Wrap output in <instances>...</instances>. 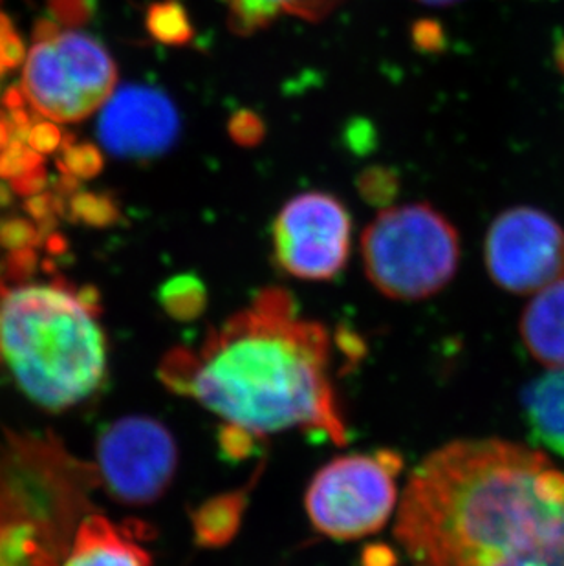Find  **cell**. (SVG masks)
<instances>
[{"label":"cell","mask_w":564,"mask_h":566,"mask_svg":"<svg viewBox=\"0 0 564 566\" xmlns=\"http://www.w3.org/2000/svg\"><path fill=\"white\" fill-rule=\"evenodd\" d=\"M522 411L532 439L564 457V369L533 379L522 392Z\"/></svg>","instance_id":"obj_16"},{"label":"cell","mask_w":564,"mask_h":566,"mask_svg":"<svg viewBox=\"0 0 564 566\" xmlns=\"http://www.w3.org/2000/svg\"><path fill=\"white\" fill-rule=\"evenodd\" d=\"M401 468V454L390 449L332 460L315 473L304 495L310 523L336 541L376 534L395 512Z\"/></svg>","instance_id":"obj_6"},{"label":"cell","mask_w":564,"mask_h":566,"mask_svg":"<svg viewBox=\"0 0 564 566\" xmlns=\"http://www.w3.org/2000/svg\"><path fill=\"white\" fill-rule=\"evenodd\" d=\"M418 2L427 6H451L457 4L460 0H418Z\"/></svg>","instance_id":"obj_39"},{"label":"cell","mask_w":564,"mask_h":566,"mask_svg":"<svg viewBox=\"0 0 564 566\" xmlns=\"http://www.w3.org/2000/svg\"><path fill=\"white\" fill-rule=\"evenodd\" d=\"M49 180L50 178L46 167L41 166L38 167V169L24 172L21 177L10 180V188L11 191L19 195V197L30 198L46 191V188H49Z\"/></svg>","instance_id":"obj_32"},{"label":"cell","mask_w":564,"mask_h":566,"mask_svg":"<svg viewBox=\"0 0 564 566\" xmlns=\"http://www.w3.org/2000/svg\"><path fill=\"white\" fill-rule=\"evenodd\" d=\"M180 113L166 92L149 85L114 91L97 119L103 149L123 160L149 161L180 138Z\"/></svg>","instance_id":"obj_10"},{"label":"cell","mask_w":564,"mask_h":566,"mask_svg":"<svg viewBox=\"0 0 564 566\" xmlns=\"http://www.w3.org/2000/svg\"><path fill=\"white\" fill-rule=\"evenodd\" d=\"M61 28L54 19H39L33 27V41L38 43H52L61 35Z\"/></svg>","instance_id":"obj_35"},{"label":"cell","mask_w":564,"mask_h":566,"mask_svg":"<svg viewBox=\"0 0 564 566\" xmlns=\"http://www.w3.org/2000/svg\"><path fill=\"white\" fill-rule=\"evenodd\" d=\"M145 28L150 38L167 46H186L195 38V28L180 0H158L145 13Z\"/></svg>","instance_id":"obj_20"},{"label":"cell","mask_w":564,"mask_h":566,"mask_svg":"<svg viewBox=\"0 0 564 566\" xmlns=\"http://www.w3.org/2000/svg\"><path fill=\"white\" fill-rule=\"evenodd\" d=\"M374 289L396 301H420L446 289L460 264L455 226L429 203L387 208L362 239Z\"/></svg>","instance_id":"obj_5"},{"label":"cell","mask_w":564,"mask_h":566,"mask_svg":"<svg viewBox=\"0 0 564 566\" xmlns=\"http://www.w3.org/2000/svg\"><path fill=\"white\" fill-rule=\"evenodd\" d=\"M250 499V488L234 490L208 499L191 515L192 532L198 546L222 548L239 534Z\"/></svg>","instance_id":"obj_17"},{"label":"cell","mask_w":564,"mask_h":566,"mask_svg":"<svg viewBox=\"0 0 564 566\" xmlns=\"http://www.w3.org/2000/svg\"><path fill=\"white\" fill-rule=\"evenodd\" d=\"M399 186V172L389 166L367 167L356 178L359 197L373 208H390L398 198Z\"/></svg>","instance_id":"obj_23"},{"label":"cell","mask_w":564,"mask_h":566,"mask_svg":"<svg viewBox=\"0 0 564 566\" xmlns=\"http://www.w3.org/2000/svg\"><path fill=\"white\" fill-rule=\"evenodd\" d=\"M555 64L560 69L561 74L564 75V35L555 43Z\"/></svg>","instance_id":"obj_38"},{"label":"cell","mask_w":564,"mask_h":566,"mask_svg":"<svg viewBox=\"0 0 564 566\" xmlns=\"http://www.w3.org/2000/svg\"><path fill=\"white\" fill-rule=\"evenodd\" d=\"M0 365L44 411L92 398L108 370L100 292L59 275L52 259L28 275L0 273Z\"/></svg>","instance_id":"obj_3"},{"label":"cell","mask_w":564,"mask_h":566,"mask_svg":"<svg viewBox=\"0 0 564 566\" xmlns=\"http://www.w3.org/2000/svg\"><path fill=\"white\" fill-rule=\"evenodd\" d=\"M59 172H66L77 180H92L100 177L105 167V158L100 147L91 142H77L69 134V138L61 147V156L58 160Z\"/></svg>","instance_id":"obj_22"},{"label":"cell","mask_w":564,"mask_h":566,"mask_svg":"<svg viewBox=\"0 0 564 566\" xmlns=\"http://www.w3.org/2000/svg\"><path fill=\"white\" fill-rule=\"evenodd\" d=\"M363 566H396L398 557L395 551L387 545H368L363 551Z\"/></svg>","instance_id":"obj_34"},{"label":"cell","mask_w":564,"mask_h":566,"mask_svg":"<svg viewBox=\"0 0 564 566\" xmlns=\"http://www.w3.org/2000/svg\"><path fill=\"white\" fill-rule=\"evenodd\" d=\"M257 437L246 429L237 428L231 423H224L219 431L220 451L226 460L239 462L248 459L257 449Z\"/></svg>","instance_id":"obj_29"},{"label":"cell","mask_w":564,"mask_h":566,"mask_svg":"<svg viewBox=\"0 0 564 566\" xmlns=\"http://www.w3.org/2000/svg\"><path fill=\"white\" fill-rule=\"evenodd\" d=\"M66 219L88 228H111L122 220V208L111 192L81 188L66 202Z\"/></svg>","instance_id":"obj_21"},{"label":"cell","mask_w":564,"mask_h":566,"mask_svg":"<svg viewBox=\"0 0 564 566\" xmlns=\"http://www.w3.org/2000/svg\"><path fill=\"white\" fill-rule=\"evenodd\" d=\"M410 41L420 54H442L448 46V35L443 30L442 22L437 19H420L410 28Z\"/></svg>","instance_id":"obj_28"},{"label":"cell","mask_w":564,"mask_h":566,"mask_svg":"<svg viewBox=\"0 0 564 566\" xmlns=\"http://www.w3.org/2000/svg\"><path fill=\"white\" fill-rule=\"evenodd\" d=\"M41 166H44L43 155H39L27 142H11L0 150V180H13Z\"/></svg>","instance_id":"obj_25"},{"label":"cell","mask_w":564,"mask_h":566,"mask_svg":"<svg viewBox=\"0 0 564 566\" xmlns=\"http://www.w3.org/2000/svg\"><path fill=\"white\" fill-rule=\"evenodd\" d=\"M158 301L173 319L192 321L208 306V289L195 273H180L161 284Z\"/></svg>","instance_id":"obj_19"},{"label":"cell","mask_w":564,"mask_h":566,"mask_svg":"<svg viewBox=\"0 0 564 566\" xmlns=\"http://www.w3.org/2000/svg\"><path fill=\"white\" fill-rule=\"evenodd\" d=\"M22 91L33 111L52 122L75 124L91 116V111L80 102V97L64 85L54 41L33 44L24 61Z\"/></svg>","instance_id":"obj_12"},{"label":"cell","mask_w":564,"mask_h":566,"mask_svg":"<svg viewBox=\"0 0 564 566\" xmlns=\"http://www.w3.org/2000/svg\"><path fill=\"white\" fill-rule=\"evenodd\" d=\"M519 331L535 361L564 369V279L535 294L522 312Z\"/></svg>","instance_id":"obj_13"},{"label":"cell","mask_w":564,"mask_h":566,"mask_svg":"<svg viewBox=\"0 0 564 566\" xmlns=\"http://www.w3.org/2000/svg\"><path fill=\"white\" fill-rule=\"evenodd\" d=\"M13 195L15 192L11 191L10 186L4 184V180H0V209L8 208L13 202Z\"/></svg>","instance_id":"obj_37"},{"label":"cell","mask_w":564,"mask_h":566,"mask_svg":"<svg viewBox=\"0 0 564 566\" xmlns=\"http://www.w3.org/2000/svg\"><path fill=\"white\" fill-rule=\"evenodd\" d=\"M0 49H2V61H4L6 70H15L27 61V49L22 39L15 30H11L8 35L0 41Z\"/></svg>","instance_id":"obj_33"},{"label":"cell","mask_w":564,"mask_h":566,"mask_svg":"<svg viewBox=\"0 0 564 566\" xmlns=\"http://www.w3.org/2000/svg\"><path fill=\"white\" fill-rule=\"evenodd\" d=\"M27 94L22 91V86H10V88L4 92V97H2V107H4L8 113H13V111L27 107Z\"/></svg>","instance_id":"obj_36"},{"label":"cell","mask_w":564,"mask_h":566,"mask_svg":"<svg viewBox=\"0 0 564 566\" xmlns=\"http://www.w3.org/2000/svg\"><path fill=\"white\" fill-rule=\"evenodd\" d=\"M345 145L357 156H367L378 145V134L373 124L365 118H352L345 127Z\"/></svg>","instance_id":"obj_31"},{"label":"cell","mask_w":564,"mask_h":566,"mask_svg":"<svg viewBox=\"0 0 564 566\" xmlns=\"http://www.w3.org/2000/svg\"><path fill=\"white\" fill-rule=\"evenodd\" d=\"M332 364L331 331L301 317L288 290L264 289L197 348L169 350L158 376L167 389L257 439L301 429L345 446Z\"/></svg>","instance_id":"obj_2"},{"label":"cell","mask_w":564,"mask_h":566,"mask_svg":"<svg viewBox=\"0 0 564 566\" xmlns=\"http://www.w3.org/2000/svg\"><path fill=\"white\" fill-rule=\"evenodd\" d=\"M43 233L30 217H17V214L0 217V248L4 252L21 250V248L43 250Z\"/></svg>","instance_id":"obj_24"},{"label":"cell","mask_w":564,"mask_h":566,"mask_svg":"<svg viewBox=\"0 0 564 566\" xmlns=\"http://www.w3.org/2000/svg\"><path fill=\"white\" fill-rule=\"evenodd\" d=\"M100 486L127 506H147L166 495L178 468L175 437L156 418L125 417L97 434Z\"/></svg>","instance_id":"obj_7"},{"label":"cell","mask_w":564,"mask_h":566,"mask_svg":"<svg viewBox=\"0 0 564 566\" xmlns=\"http://www.w3.org/2000/svg\"><path fill=\"white\" fill-rule=\"evenodd\" d=\"M0 41H2V38H0ZM6 66L4 61H2V49H0V74H4Z\"/></svg>","instance_id":"obj_40"},{"label":"cell","mask_w":564,"mask_h":566,"mask_svg":"<svg viewBox=\"0 0 564 566\" xmlns=\"http://www.w3.org/2000/svg\"><path fill=\"white\" fill-rule=\"evenodd\" d=\"M70 543L43 524L0 515V566H63Z\"/></svg>","instance_id":"obj_15"},{"label":"cell","mask_w":564,"mask_h":566,"mask_svg":"<svg viewBox=\"0 0 564 566\" xmlns=\"http://www.w3.org/2000/svg\"><path fill=\"white\" fill-rule=\"evenodd\" d=\"M351 213L328 192H303L273 222V256L282 272L304 281H332L351 255Z\"/></svg>","instance_id":"obj_9"},{"label":"cell","mask_w":564,"mask_h":566,"mask_svg":"<svg viewBox=\"0 0 564 566\" xmlns=\"http://www.w3.org/2000/svg\"><path fill=\"white\" fill-rule=\"evenodd\" d=\"M66 138L69 134H64L55 122L41 119V122H33L28 133L27 144L33 150H38L39 155H52L55 150H61Z\"/></svg>","instance_id":"obj_30"},{"label":"cell","mask_w":564,"mask_h":566,"mask_svg":"<svg viewBox=\"0 0 564 566\" xmlns=\"http://www.w3.org/2000/svg\"><path fill=\"white\" fill-rule=\"evenodd\" d=\"M484 261L499 289L537 294L564 279V228L543 209H506L488 230Z\"/></svg>","instance_id":"obj_8"},{"label":"cell","mask_w":564,"mask_h":566,"mask_svg":"<svg viewBox=\"0 0 564 566\" xmlns=\"http://www.w3.org/2000/svg\"><path fill=\"white\" fill-rule=\"evenodd\" d=\"M100 488L94 464L77 459L50 431L0 437V515L21 517L72 541Z\"/></svg>","instance_id":"obj_4"},{"label":"cell","mask_w":564,"mask_h":566,"mask_svg":"<svg viewBox=\"0 0 564 566\" xmlns=\"http://www.w3.org/2000/svg\"><path fill=\"white\" fill-rule=\"evenodd\" d=\"M54 43L83 96L94 107H102L116 91L117 69L113 55L88 33H61Z\"/></svg>","instance_id":"obj_14"},{"label":"cell","mask_w":564,"mask_h":566,"mask_svg":"<svg viewBox=\"0 0 564 566\" xmlns=\"http://www.w3.org/2000/svg\"><path fill=\"white\" fill-rule=\"evenodd\" d=\"M226 2H229V6H231V4H234V2H237V0H226Z\"/></svg>","instance_id":"obj_41"},{"label":"cell","mask_w":564,"mask_h":566,"mask_svg":"<svg viewBox=\"0 0 564 566\" xmlns=\"http://www.w3.org/2000/svg\"><path fill=\"white\" fill-rule=\"evenodd\" d=\"M97 0H49L50 17L69 28L85 27L97 15Z\"/></svg>","instance_id":"obj_27"},{"label":"cell","mask_w":564,"mask_h":566,"mask_svg":"<svg viewBox=\"0 0 564 566\" xmlns=\"http://www.w3.org/2000/svg\"><path fill=\"white\" fill-rule=\"evenodd\" d=\"M228 134L240 147H257L267 136V124L255 111L240 108L229 118Z\"/></svg>","instance_id":"obj_26"},{"label":"cell","mask_w":564,"mask_h":566,"mask_svg":"<svg viewBox=\"0 0 564 566\" xmlns=\"http://www.w3.org/2000/svg\"><path fill=\"white\" fill-rule=\"evenodd\" d=\"M341 0H237L231 4V28L234 32L251 33L267 27L281 11L320 21L328 15Z\"/></svg>","instance_id":"obj_18"},{"label":"cell","mask_w":564,"mask_h":566,"mask_svg":"<svg viewBox=\"0 0 564 566\" xmlns=\"http://www.w3.org/2000/svg\"><path fill=\"white\" fill-rule=\"evenodd\" d=\"M395 535L412 566H564V470L508 440L446 443L412 471Z\"/></svg>","instance_id":"obj_1"},{"label":"cell","mask_w":564,"mask_h":566,"mask_svg":"<svg viewBox=\"0 0 564 566\" xmlns=\"http://www.w3.org/2000/svg\"><path fill=\"white\" fill-rule=\"evenodd\" d=\"M145 537L139 521L116 524L91 512L77 524L63 566H153L149 552L138 543Z\"/></svg>","instance_id":"obj_11"}]
</instances>
